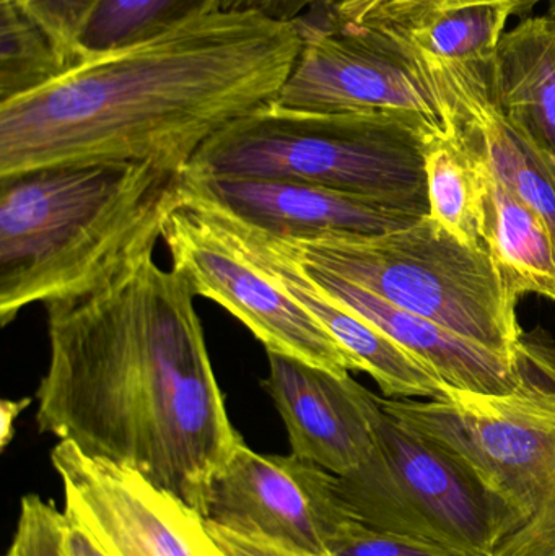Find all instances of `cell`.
I'll use <instances>...</instances> for the list:
<instances>
[{"label":"cell","instance_id":"1","mask_svg":"<svg viewBox=\"0 0 555 556\" xmlns=\"http://www.w3.org/2000/svg\"><path fill=\"white\" fill-rule=\"evenodd\" d=\"M194 288L153 254L103 287L46 303L41 433L129 467L204 516L243 443L212 368Z\"/></svg>","mask_w":555,"mask_h":556},{"label":"cell","instance_id":"2","mask_svg":"<svg viewBox=\"0 0 555 556\" xmlns=\"http://www.w3.org/2000/svg\"><path fill=\"white\" fill-rule=\"evenodd\" d=\"M300 46L293 23L215 12L91 55L0 103V176L87 163L188 172L212 137L276 100Z\"/></svg>","mask_w":555,"mask_h":556},{"label":"cell","instance_id":"3","mask_svg":"<svg viewBox=\"0 0 555 556\" xmlns=\"http://www.w3.org/2000/svg\"><path fill=\"white\" fill-rule=\"evenodd\" d=\"M186 172L155 162L48 166L0 176V323L80 296L153 254Z\"/></svg>","mask_w":555,"mask_h":556},{"label":"cell","instance_id":"4","mask_svg":"<svg viewBox=\"0 0 555 556\" xmlns=\"http://www.w3.org/2000/svg\"><path fill=\"white\" fill-rule=\"evenodd\" d=\"M433 139L393 114L306 113L273 101L212 137L188 172L308 182L429 215Z\"/></svg>","mask_w":555,"mask_h":556},{"label":"cell","instance_id":"5","mask_svg":"<svg viewBox=\"0 0 555 556\" xmlns=\"http://www.w3.org/2000/svg\"><path fill=\"white\" fill-rule=\"evenodd\" d=\"M505 394L446 386L433 401L380 397L381 407L471 467L518 516L494 556H555V346L524 337Z\"/></svg>","mask_w":555,"mask_h":556},{"label":"cell","instance_id":"6","mask_svg":"<svg viewBox=\"0 0 555 556\" xmlns=\"http://www.w3.org/2000/svg\"><path fill=\"white\" fill-rule=\"evenodd\" d=\"M297 256L367 288L485 349L517 358L524 333L518 298L485 248H471L430 215L377 237L283 238Z\"/></svg>","mask_w":555,"mask_h":556},{"label":"cell","instance_id":"7","mask_svg":"<svg viewBox=\"0 0 555 556\" xmlns=\"http://www.w3.org/2000/svg\"><path fill=\"white\" fill-rule=\"evenodd\" d=\"M375 450L357 469L336 477L352 518L459 556H494L517 529L515 509L471 467L381 407Z\"/></svg>","mask_w":555,"mask_h":556},{"label":"cell","instance_id":"8","mask_svg":"<svg viewBox=\"0 0 555 556\" xmlns=\"http://www.w3.org/2000/svg\"><path fill=\"white\" fill-rule=\"evenodd\" d=\"M302 46L274 103L306 113L406 117L432 136L453 134L426 65L380 29L339 22L323 7L293 22Z\"/></svg>","mask_w":555,"mask_h":556},{"label":"cell","instance_id":"9","mask_svg":"<svg viewBox=\"0 0 555 556\" xmlns=\"http://www.w3.org/2000/svg\"><path fill=\"white\" fill-rule=\"evenodd\" d=\"M162 241L198 296L234 314L266 352L286 353L336 375L358 371L348 350L282 288L261 273L189 198L169 215ZM361 372V371H358Z\"/></svg>","mask_w":555,"mask_h":556},{"label":"cell","instance_id":"10","mask_svg":"<svg viewBox=\"0 0 555 556\" xmlns=\"http://www.w3.org/2000/svg\"><path fill=\"white\" fill-rule=\"evenodd\" d=\"M51 463L65 515L108 556H227L204 516L129 467L97 459L59 441Z\"/></svg>","mask_w":555,"mask_h":556},{"label":"cell","instance_id":"11","mask_svg":"<svg viewBox=\"0 0 555 556\" xmlns=\"http://www.w3.org/2000/svg\"><path fill=\"white\" fill-rule=\"evenodd\" d=\"M335 473L289 454H260L241 443L212 480L207 525L289 551L328 556L329 544L351 521Z\"/></svg>","mask_w":555,"mask_h":556},{"label":"cell","instance_id":"12","mask_svg":"<svg viewBox=\"0 0 555 556\" xmlns=\"http://www.w3.org/2000/svg\"><path fill=\"white\" fill-rule=\"evenodd\" d=\"M185 188L189 198L261 273L282 288L348 350L358 371L370 375L384 397L430 399L437 394L439 376L361 314L326 293L283 238L238 220L186 181Z\"/></svg>","mask_w":555,"mask_h":556},{"label":"cell","instance_id":"13","mask_svg":"<svg viewBox=\"0 0 555 556\" xmlns=\"http://www.w3.org/2000/svg\"><path fill=\"white\" fill-rule=\"evenodd\" d=\"M261 381L286 425L292 454L335 476L361 467L375 450L378 395L351 375H336L286 353L267 352Z\"/></svg>","mask_w":555,"mask_h":556},{"label":"cell","instance_id":"14","mask_svg":"<svg viewBox=\"0 0 555 556\" xmlns=\"http://www.w3.org/2000/svg\"><path fill=\"white\" fill-rule=\"evenodd\" d=\"M185 179L238 220L289 240L377 237L403 230L426 217L377 199L308 182L192 172H186Z\"/></svg>","mask_w":555,"mask_h":556},{"label":"cell","instance_id":"15","mask_svg":"<svg viewBox=\"0 0 555 556\" xmlns=\"http://www.w3.org/2000/svg\"><path fill=\"white\" fill-rule=\"evenodd\" d=\"M445 101L453 132L491 166L555 237V160L520 136L492 93L491 62H459L417 52Z\"/></svg>","mask_w":555,"mask_h":556},{"label":"cell","instance_id":"16","mask_svg":"<svg viewBox=\"0 0 555 556\" xmlns=\"http://www.w3.org/2000/svg\"><path fill=\"white\" fill-rule=\"evenodd\" d=\"M305 266L326 293L377 326L429 366L449 388L497 395L512 391L517 384V358L485 349L426 317L394 306L354 281L306 263Z\"/></svg>","mask_w":555,"mask_h":556},{"label":"cell","instance_id":"17","mask_svg":"<svg viewBox=\"0 0 555 556\" xmlns=\"http://www.w3.org/2000/svg\"><path fill=\"white\" fill-rule=\"evenodd\" d=\"M489 68L492 93L508 123L555 160V29L547 15L505 33Z\"/></svg>","mask_w":555,"mask_h":556},{"label":"cell","instance_id":"18","mask_svg":"<svg viewBox=\"0 0 555 556\" xmlns=\"http://www.w3.org/2000/svg\"><path fill=\"white\" fill-rule=\"evenodd\" d=\"M479 159L484 181L482 247L515 296L538 294L555 304L553 230L530 205L525 204L499 179L481 155Z\"/></svg>","mask_w":555,"mask_h":556},{"label":"cell","instance_id":"19","mask_svg":"<svg viewBox=\"0 0 555 556\" xmlns=\"http://www.w3.org/2000/svg\"><path fill=\"white\" fill-rule=\"evenodd\" d=\"M510 16V10L505 7L472 5L424 13L401 22L345 23L374 26L401 45L430 58L491 62L497 54L505 35V25Z\"/></svg>","mask_w":555,"mask_h":556},{"label":"cell","instance_id":"20","mask_svg":"<svg viewBox=\"0 0 555 556\" xmlns=\"http://www.w3.org/2000/svg\"><path fill=\"white\" fill-rule=\"evenodd\" d=\"M429 215L471 248L481 240L484 181L478 153L458 136L437 137L426 159Z\"/></svg>","mask_w":555,"mask_h":556},{"label":"cell","instance_id":"21","mask_svg":"<svg viewBox=\"0 0 555 556\" xmlns=\"http://www.w3.org/2000/svg\"><path fill=\"white\" fill-rule=\"evenodd\" d=\"M72 67L35 16L15 0H0V103L41 90Z\"/></svg>","mask_w":555,"mask_h":556},{"label":"cell","instance_id":"22","mask_svg":"<svg viewBox=\"0 0 555 556\" xmlns=\"http://www.w3.org/2000/svg\"><path fill=\"white\" fill-rule=\"evenodd\" d=\"M220 12V0H100L80 45L85 59L106 54Z\"/></svg>","mask_w":555,"mask_h":556},{"label":"cell","instance_id":"23","mask_svg":"<svg viewBox=\"0 0 555 556\" xmlns=\"http://www.w3.org/2000/svg\"><path fill=\"white\" fill-rule=\"evenodd\" d=\"M540 2L543 0H335L326 10L344 22H401L424 13L472 5L505 7L514 15Z\"/></svg>","mask_w":555,"mask_h":556},{"label":"cell","instance_id":"24","mask_svg":"<svg viewBox=\"0 0 555 556\" xmlns=\"http://www.w3.org/2000/svg\"><path fill=\"white\" fill-rule=\"evenodd\" d=\"M65 515L38 495L20 502L12 544L3 556H67L64 545Z\"/></svg>","mask_w":555,"mask_h":556},{"label":"cell","instance_id":"25","mask_svg":"<svg viewBox=\"0 0 555 556\" xmlns=\"http://www.w3.org/2000/svg\"><path fill=\"white\" fill-rule=\"evenodd\" d=\"M61 46L72 64L85 61L80 39L100 0H15Z\"/></svg>","mask_w":555,"mask_h":556},{"label":"cell","instance_id":"26","mask_svg":"<svg viewBox=\"0 0 555 556\" xmlns=\"http://www.w3.org/2000/svg\"><path fill=\"white\" fill-rule=\"evenodd\" d=\"M328 556H459L404 535L377 531L357 519L342 526L329 544Z\"/></svg>","mask_w":555,"mask_h":556},{"label":"cell","instance_id":"27","mask_svg":"<svg viewBox=\"0 0 555 556\" xmlns=\"http://www.w3.org/2000/svg\"><path fill=\"white\" fill-rule=\"evenodd\" d=\"M335 0H220V12L260 13L267 18L293 23L319 7Z\"/></svg>","mask_w":555,"mask_h":556},{"label":"cell","instance_id":"28","mask_svg":"<svg viewBox=\"0 0 555 556\" xmlns=\"http://www.w3.org/2000/svg\"><path fill=\"white\" fill-rule=\"evenodd\" d=\"M207 526L212 538L227 556H313L279 547V545L263 541V539L243 538V535L234 534V532L224 531V529L214 528L211 525Z\"/></svg>","mask_w":555,"mask_h":556},{"label":"cell","instance_id":"29","mask_svg":"<svg viewBox=\"0 0 555 556\" xmlns=\"http://www.w3.org/2000/svg\"><path fill=\"white\" fill-rule=\"evenodd\" d=\"M64 545L67 556H108L94 539L67 515H65Z\"/></svg>","mask_w":555,"mask_h":556},{"label":"cell","instance_id":"30","mask_svg":"<svg viewBox=\"0 0 555 556\" xmlns=\"http://www.w3.org/2000/svg\"><path fill=\"white\" fill-rule=\"evenodd\" d=\"M31 404V399L3 401L0 405V444L5 447L15 434V420Z\"/></svg>","mask_w":555,"mask_h":556},{"label":"cell","instance_id":"31","mask_svg":"<svg viewBox=\"0 0 555 556\" xmlns=\"http://www.w3.org/2000/svg\"><path fill=\"white\" fill-rule=\"evenodd\" d=\"M547 18L551 20V23H553V26L555 29V0H553V2H551L550 13H547Z\"/></svg>","mask_w":555,"mask_h":556}]
</instances>
